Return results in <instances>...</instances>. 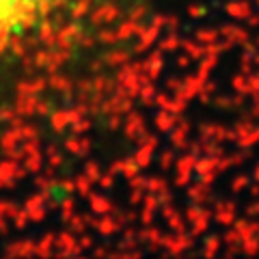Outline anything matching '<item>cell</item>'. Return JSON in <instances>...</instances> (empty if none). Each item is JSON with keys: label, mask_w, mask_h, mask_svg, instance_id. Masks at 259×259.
Listing matches in <instances>:
<instances>
[{"label": "cell", "mask_w": 259, "mask_h": 259, "mask_svg": "<svg viewBox=\"0 0 259 259\" xmlns=\"http://www.w3.org/2000/svg\"><path fill=\"white\" fill-rule=\"evenodd\" d=\"M54 0H0V46L28 30Z\"/></svg>", "instance_id": "obj_1"}]
</instances>
